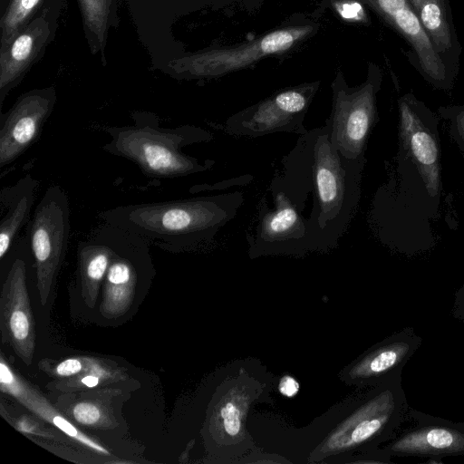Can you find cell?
<instances>
[{
    "instance_id": "obj_11",
    "label": "cell",
    "mask_w": 464,
    "mask_h": 464,
    "mask_svg": "<svg viewBox=\"0 0 464 464\" xmlns=\"http://www.w3.org/2000/svg\"><path fill=\"white\" fill-rule=\"evenodd\" d=\"M311 26L271 32L235 48L212 50L180 58L169 63L173 72L187 77H216L252 64L263 56L285 52L308 35Z\"/></svg>"
},
{
    "instance_id": "obj_22",
    "label": "cell",
    "mask_w": 464,
    "mask_h": 464,
    "mask_svg": "<svg viewBox=\"0 0 464 464\" xmlns=\"http://www.w3.org/2000/svg\"><path fill=\"white\" fill-rule=\"evenodd\" d=\"M123 378V372L116 365L92 357L91 364L84 372L73 377L60 380L55 386L61 392H72L112 383Z\"/></svg>"
},
{
    "instance_id": "obj_21",
    "label": "cell",
    "mask_w": 464,
    "mask_h": 464,
    "mask_svg": "<svg viewBox=\"0 0 464 464\" xmlns=\"http://www.w3.org/2000/svg\"><path fill=\"white\" fill-rule=\"evenodd\" d=\"M440 55L459 46L448 0H409ZM444 60V59H443Z\"/></svg>"
},
{
    "instance_id": "obj_25",
    "label": "cell",
    "mask_w": 464,
    "mask_h": 464,
    "mask_svg": "<svg viewBox=\"0 0 464 464\" xmlns=\"http://www.w3.org/2000/svg\"><path fill=\"white\" fill-rule=\"evenodd\" d=\"M92 357L77 356L67 358L50 365L49 362H44L43 371L56 379H67L73 377L84 372L91 364Z\"/></svg>"
},
{
    "instance_id": "obj_2",
    "label": "cell",
    "mask_w": 464,
    "mask_h": 464,
    "mask_svg": "<svg viewBox=\"0 0 464 464\" xmlns=\"http://www.w3.org/2000/svg\"><path fill=\"white\" fill-rule=\"evenodd\" d=\"M409 404L401 374L355 392L330 407L307 426L287 434L293 463L344 464L351 457L389 441L406 420Z\"/></svg>"
},
{
    "instance_id": "obj_12",
    "label": "cell",
    "mask_w": 464,
    "mask_h": 464,
    "mask_svg": "<svg viewBox=\"0 0 464 464\" xmlns=\"http://www.w3.org/2000/svg\"><path fill=\"white\" fill-rule=\"evenodd\" d=\"M410 425L381 448L392 458L464 456V422H455L409 407Z\"/></svg>"
},
{
    "instance_id": "obj_1",
    "label": "cell",
    "mask_w": 464,
    "mask_h": 464,
    "mask_svg": "<svg viewBox=\"0 0 464 464\" xmlns=\"http://www.w3.org/2000/svg\"><path fill=\"white\" fill-rule=\"evenodd\" d=\"M365 158L349 159L335 150L324 126L301 135L282 160L270 188L285 192L303 211L312 195L308 220L311 252L338 246L357 209Z\"/></svg>"
},
{
    "instance_id": "obj_7",
    "label": "cell",
    "mask_w": 464,
    "mask_h": 464,
    "mask_svg": "<svg viewBox=\"0 0 464 464\" xmlns=\"http://www.w3.org/2000/svg\"><path fill=\"white\" fill-rule=\"evenodd\" d=\"M27 235L19 237L7 252L12 256L0 295V327L3 339L26 364L33 362L36 334L27 289Z\"/></svg>"
},
{
    "instance_id": "obj_18",
    "label": "cell",
    "mask_w": 464,
    "mask_h": 464,
    "mask_svg": "<svg viewBox=\"0 0 464 464\" xmlns=\"http://www.w3.org/2000/svg\"><path fill=\"white\" fill-rule=\"evenodd\" d=\"M115 252V227L103 222L88 238L79 241L77 265L85 304L95 306L99 291Z\"/></svg>"
},
{
    "instance_id": "obj_16",
    "label": "cell",
    "mask_w": 464,
    "mask_h": 464,
    "mask_svg": "<svg viewBox=\"0 0 464 464\" xmlns=\"http://www.w3.org/2000/svg\"><path fill=\"white\" fill-rule=\"evenodd\" d=\"M401 140L412 160L431 197L440 187V153L435 134L428 128L411 105V98L400 100Z\"/></svg>"
},
{
    "instance_id": "obj_27",
    "label": "cell",
    "mask_w": 464,
    "mask_h": 464,
    "mask_svg": "<svg viewBox=\"0 0 464 464\" xmlns=\"http://www.w3.org/2000/svg\"><path fill=\"white\" fill-rule=\"evenodd\" d=\"M393 464L392 457L381 447L356 454L348 459L344 464Z\"/></svg>"
},
{
    "instance_id": "obj_20",
    "label": "cell",
    "mask_w": 464,
    "mask_h": 464,
    "mask_svg": "<svg viewBox=\"0 0 464 464\" xmlns=\"http://www.w3.org/2000/svg\"><path fill=\"white\" fill-rule=\"evenodd\" d=\"M39 182L31 174H25L11 187L0 193V260L19 237L24 224L29 221L35 201Z\"/></svg>"
},
{
    "instance_id": "obj_5",
    "label": "cell",
    "mask_w": 464,
    "mask_h": 464,
    "mask_svg": "<svg viewBox=\"0 0 464 464\" xmlns=\"http://www.w3.org/2000/svg\"><path fill=\"white\" fill-rule=\"evenodd\" d=\"M131 118L132 124L103 128L110 140L102 150L133 162L150 178L186 177L215 165L213 160H199L182 151L186 146L211 141L210 131L190 124L164 128L150 111H135Z\"/></svg>"
},
{
    "instance_id": "obj_29",
    "label": "cell",
    "mask_w": 464,
    "mask_h": 464,
    "mask_svg": "<svg viewBox=\"0 0 464 464\" xmlns=\"http://www.w3.org/2000/svg\"><path fill=\"white\" fill-rule=\"evenodd\" d=\"M454 317L464 320V292L458 291L455 296L454 306L452 309Z\"/></svg>"
},
{
    "instance_id": "obj_9",
    "label": "cell",
    "mask_w": 464,
    "mask_h": 464,
    "mask_svg": "<svg viewBox=\"0 0 464 464\" xmlns=\"http://www.w3.org/2000/svg\"><path fill=\"white\" fill-rule=\"evenodd\" d=\"M316 90V84H307L278 92L229 116L225 131L248 138L277 132L304 135L308 132L304 121Z\"/></svg>"
},
{
    "instance_id": "obj_30",
    "label": "cell",
    "mask_w": 464,
    "mask_h": 464,
    "mask_svg": "<svg viewBox=\"0 0 464 464\" xmlns=\"http://www.w3.org/2000/svg\"><path fill=\"white\" fill-rule=\"evenodd\" d=\"M454 125L459 138L464 143V107L458 108L454 120Z\"/></svg>"
},
{
    "instance_id": "obj_3",
    "label": "cell",
    "mask_w": 464,
    "mask_h": 464,
    "mask_svg": "<svg viewBox=\"0 0 464 464\" xmlns=\"http://www.w3.org/2000/svg\"><path fill=\"white\" fill-rule=\"evenodd\" d=\"M241 191L161 202L117 206L100 212L107 224L133 233L170 252L207 246L244 203Z\"/></svg>"
},
{
    "instance_id": "obj_28",
    "label": "cell",
    "mask_w": 464,
    "mask_h": 464,
    "mask_svg": "<svg viewBox=\"0 0 464 464\" xmlns=\"http://www.w3.org/2000/svg\"><path fill=\"white\" fill-rule=\"evenodd\" d=\"M278 392L287 398L295 397L300 389L299 382L291 375H284L277 383Z\"/></svg>"
},
{
    "instance_id": "obj_33",
    "label": "cell",
    "mask_w": 464,
    "mask_h": 464,
    "mask_svg": "<svg viewBox=\"0 0 464 464\" xmlns=\"http://www.w3.org/2000/svg\"><path fill=\"white\" fill-rule=\"evenodd\" d=\"M449 1V0H448Z\"/></svg>"
},
{
    "instance_id": "obj_19",
    "label": "cell",
    "mask_w": 464,
    "mask_h": 464,
    "mask_svg": "<svg viewBox=\"0 0 464 464\" xmlns=\"http://www.w3.org/2000/svg\"><path fill=\"white\" fill-rule=\"evenodd\" d=\"M50 34L49 23L40 16L2 45L0 56V105L21 81Z\"/></svg>"
},
{
    "instance_id": "obj_4",
    "label": "cell",
    "mask_w": 464,
    "mask_h": 464,
    "mask_svg": "<svg viewBox=\"0 0 464 464\" xmlns=\"http://www.w3.org/2000/svg\"><path fill=\"white\" fill-rule=\"evenodd\" d=\"M222 372L207 410L204 437L212 462L238 463L259 448L247 421L258 403H273L276 377L254 358L234 361Z\"/></svg>"
},
{
    "instance_id": "obj_13",
    "label": "cell",
    "mask_w": 464,
    "mask_h": 464,
    "mask_svg": "<svg viewBox=\"0 0 464 464\" xmlns=\"http://www.w3.org/2000/svg\"><path fill=\"white\" fill-rule=\"evenodd\" d=\"M422 339L412 327H404L369 347L338 373L347 386L364 389L401 374L403 367L420 348Z\"/></svg>"
},
{
    "instance_id": "obj_15",
    "label": "cell",
    "mask_w": 464,
    "mask_h": 464,
    "mask_svg": "<svg viewBox=\"0 0 464 464\" xmlns=\"http://www.w3.org/2000/svg\"><path fill=\"white\" fill-rule=\"evenodd\" d=\"M377 9L409 42L418 59L420 72L434 86L449 88L447 64L436 51L409 0H373Z\"/></svg>"
},
{
    "instance_id": "obj_10",
    "label": "cell",
    "mask_w": 464,
    "mask_h": 464,
    "mask_svg": "<svg viewBox=\"0 0 464 464\" xmlns=\"http://www.w3.org/2000/svg\"><path fill=\"white\" fill-rule=\"evenodd\" d=\"M374 79L354 90L343 82L333 84V107L324 127L333 147L349 159L364 158L371 130L376 121V92Z\"/></svg>"
},
{
    "instance_id": "obj_8",
    "label": "cell",
    "mask_w": 464,
    "mask_h": 464,
    "mask_svg": "<svg viewBox=\"0 0 464 464\" xmlns=\"http://www.w3.org/2000/svg\"><path fill=\"white\" fill-rule=\"evenodd\" d=\"M271 191L275 207L271 208L266 198L260 200L256 227L246 237L249 257L305 256L311 252L307 218L285 192Z\"/></svg>"
},
{
    "instance_id": "obj_32",
    "label": "cell",
    "mask_w": 464,
    "mask_h": 464,
    "mask_svg": "<svg viewBox=\"0 0 464 464\" xmlns=\"http://www.w3.org/2000/svg\"><path fill=\"white\" fill-rule=\"evenodd\" d=\"M459 291H463L464 292V285L459 289Z\"/></svg>"
},
{
    "instance_id": "obj_14",
    "label": "cell",
    "mask_w": 464,
    "mask_h": 464,
    "mask_svg": "<svg viewBox=\"0 0 464 464\" xmlns=\"http://www.w3.org/2000/svg\"><path fill=\"white\" fill-rule=\"evenodd\" d=\"M55 102L53 88L33 90L1 114L0 168L11 164L37 141Z\"/></svg>"
},
{
    "instance_id": "obj_6",
    "label": "cell",
    "mask_w": 464,
    "mask_h": 464,
    "mask_svg": "<svg viewBox=\"0 0 464 464\" xmlns=\"http://www.w3.org/2000/svg\"><path fill=\"white\" fill-rule=\"evenodd\" d=\"M70 228L67 194L61 186L53 184L36 205L27 233L42 305L48 301L65 257Z\"/></svg>"
},
{
    "instance_id": "obj_31",
    "label": "cell",
    "mask_w": 464,
    "mask_h": 464,
    "mask_svg": "<svg viewBox=\"0 0 464 464\" xmlns=\"http://www.w3.org/2000/svg\"><path fill=\"white\" fill-rule=\"evenodd\" d=\"M362 12V8L358 4L344 5L342 8V14L346 18H354Z\"/></svg>"
},
{
    "instance_id": "obj_24",
    "label": "cell",
    "mask_w": 464,
    "mask_h": 464,
    "mask_svg": "<svg viewBox=\"0 0 464 464\" xmlns=\"http://www.w3.org/2000/svg\"><path fill=\"white\" fill-rule=\"evenodd\" d=\"M42 0H11L1 20L2 45L10 42L25 25Z\"/></svg>"
},
{
    "instance_id": "obj_23",
    "label": "cell",
    "mask_w": 464,
    "mask_h": 464,
    "mask_svg": "<svg viewBox=\"0 0 464 464\" xmlns=\"http://www.w3.org/2000/svg\"><path fill=\"white\" fill-rule=\"evenodd\" d=\"M66 415L82 426L93 429H109L114 427L115 421L109 414L108 409L99 401L75 400L66 408Z\"/></svg>"
},
{
    "instance_id": "obj_26",
    "label": "cell",
    "mask_w": 464,
    "mask_h": 464,
    "mask_svg": "<svg viewBox=\"0 0 464 464\" xmlns=\"http://www.w3.org/2000/svg\"><path fill=\"white\" fill-rule=\"evenodd\" d=\"M2 416L16 429L18 431L24 435H33L45 437L49 439L54 438V433L48 430L43 423L41 419L36 420L27 414H22L18 417H10L9 415L2 414Z\"/></svg>"
},
{
    "instance_id": "obj_17",
    "label": "cell",
    "mask_w": 464,
    "mask_h": 464,
    "mask_svg": "<svg viewBox=\"0 0 464 464\" xmlns=\"http://www.w3.org/2000/svg\"><path fill=\"white\" fill-rule=\"evenodd\" d=\"M0 389L17 401L22 406L46 421L72 440L101 455L109 456L110 451L99 441L86 435L63 415L34 386L16 373L5 360L0 359Z\"/></svg>"
}]
</instances>
